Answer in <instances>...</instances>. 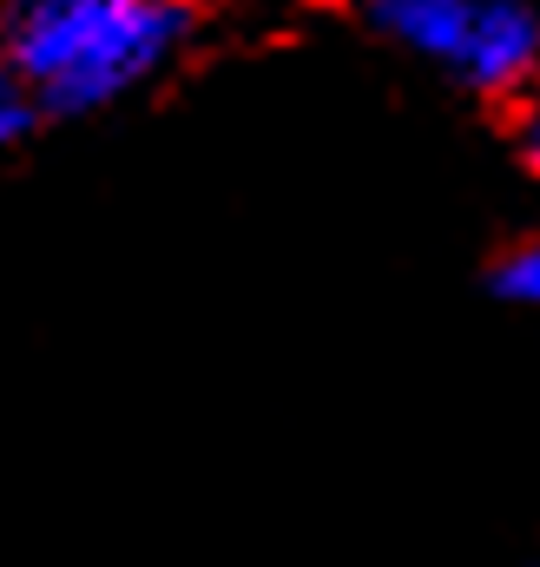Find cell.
<instances>
[{"mask_svg":"<svg viewBox=\"0 0 540 567\" xmlns=\"http://www.w3.org/2000/svg\"><path fill=\"white\" fill-rule=\"evenodd\" d=\"M191 33V0H20L0 20V60L40 120H93L172 73Z\"/></svg>","mask_w":540,"mask_h":567,"instance_id":"cell-1","label":"cell"},{"mask_svg":"<svg viewBox=\"0 0 540 567\" xmlns=\"http://www.w3.org/2000/svg\"><path fill=\"white\" fill-rule=\"evenodd\" d=\"M448 80L488 106L528 100V86L540 80V13L528 0H481Z\"/></svg>","mask_w":540,"mask_h":567,"instance_id":"cell-2","label":"cell"},{"mask_svg":"<svg viewBox=\"0 0 540 567\" xmlns=\"http://www.w3.org/2000/svg\"><path fill=\"white\" fill-rule=\"evenodd\" d=\"M481 0H370L363 13L376 20L383 40H396L403 53L428 60V66H455L461 40H468V20H475Z\"/></svg>","mask_w":540,"mask_h":567,"instance_id":"cell-3","label":"cell"},{"mask_svg":"<svg viewBox=\"0 0 540 567\" xmlns=\"http://www.w3.org/2000/svg\"><path fill=\"white\" fill-rule=\"evenodd\" d=\"M488 284H495V297H501V303L540 310V231H528L521 245H508V251L495 258Z\"/></svg>","mask_w":540,"mask_h":567,"instance_id":"cell-4","label":"cell"},{"mask_svg":"<svg viewBox=\"0 0 540 567\" xmlns=\"http://www.w3.org/2000/svg\"><path fill=\"white\" fill-rule=\"evenodd\" d=\"M33 126H40V106H33V93L20 86V73L0 60V152H13Z\"/></svg>","mask_w":540,"mask_h":567,"instance_id":"cell-5","label":"cell"},{"mask_svg":"<svg viewBox=\"0 0 540 567\" xmlns=\"http://www.w3.org/2000/svg\"><path fill=\"white\" fill-rule=\"evenodd\" d=\"M515 140H521V165H528V178L540 185V100L521 113V133H515Z\"/></svg>","mask_w":540,"mask_h":567,"instance_id":"cell-6","label":"cell"},{"mask_svg":"<svg viewBox=\"0 0 540 567\" xmlns=\"http://www.w3.org/2000/svg\"><path fill=\"white\" fill-rule=\"evenodd\" d=\"M13 7H20V0H0V20H7V13H13Z\"/></svg>","mask_w":540,"mask_h":567,"instance_id":"cell-7","label":"cell"},{"mask_svg":"<svg viewBox=\"0 0 540 567\" xmlns=\"http://www.w3.org/2000/svg\"><path fill=\"white\" fill-rule=\"evenodd\" d=\"M363 7H370V0H363Z\"/></svg>","mask_w":540,"mask_h":567,"instance_id":"cell-8","label":"cell"}]
</instances>
